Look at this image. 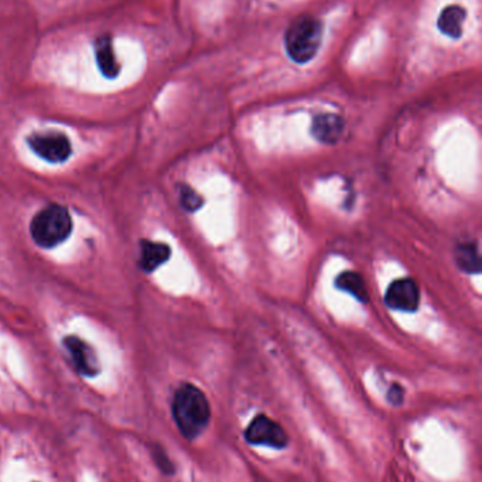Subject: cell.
Here are the masks:
<instances>
[{
    "label": "cell",
    "mask_w": 482,
    "mask_h": 482,
    "mask_svg": "<svg viewBox=\"0 0 482 482\" xmlns=\"http://www.w3.org/2000/svg\"><path fill=\"white\" fill-rule=\"evenodd\" d=\"M172 413L178 430L187 440L203 435L210 425V402L200 388L193 384H183L177 388L173 397Z\"/></svg>",
    "instance_id": "cell-1"
},
{
    "label": "cell",
    "mask_w": 482,
    "mask_h": 482,
    "mask_svg": "<svg viewBox=\"0 0 482 482\" xmlns=\"http://www.w3.org/2000/svg\"><path fill=\"white\" fill-rule=\"evenodd\" d=\"M387 399H389L390 404L395 405V407H399L403 402L402 387L395 384L394 387L390 388L389 394H387Z\"/></svg>",
    "instance_id": "cell-16"
},
{
    "label": "cell",
    "mask_w": 482,
    "mask_h": 482,
    "mask_svg": "<svg viewBox=\"0 0 482 482\" xmlns=\"http://www.w3.org/2000/svg\"><path fill=\"white\" fill-rule=\"evenodd\" d=\"M336 285L338 290H346V292L353 295L354 298L361 300V302L368 300L369 293L368 290H367V285H365L361 275L356 274V272H343L340 277L336 278Z\"/></svg>",
    "instance_id": "cell-12"
},
{
    "label": "cell",
    "mask_w": 482,
    "mask_h": 482,
    "mask_svg": "<svg viewBox=\"0 0 482 482\" xmlns=\"http://www.w3.org/2000/svg\"><path fill=\"white\" fill-rule=\"evenodd\" d=\"M458 267L463 268L464 271L479 272V254L478 250L474 244H460L456 251Z\"/></svg>",
    "instance_id": "cell-13"
},
{
    "label": "cell",
    "mask_w": 482,
    "mask_h": 482,
    "mask_svg": "<svg viewBox=\"0 0 482 482\" xmlns=\"http://www.w3.org/2000/svg\"><path fill=\"white\" fill-rule=\"evenodd\" d=\"M244 436L249 445L265 446L275 450H282L289 445V436L282 425L266 415L255 417L245 430Z\"/></svg>",
    "instance_id": "cell-4"
},
{
    "label": "cell",
    "mask_w": 482,
    "mask_h": 482,
    "mask_svg": "<svg viewBox=\"0 0 482 482\" xmlns=\"http://www.w3.org/2000/svg\"><path fill=\"white\" fill-rule=\"evenodd\" d=\"M181 203L187 211H194L200 209V206L203 205V199L197 195L196 191L191 190L190 186H183V190H181Z\"/></svg>",
    "instance_id": "cell-14"
},
{
    "label": "cell",
    "mask_w": 482,
    "mask_h": 482,
    "mask_svg": "<svg viewBox=\"0 0 482 482\" xmlns=\"http://www.w3.org/2000/svg\"><path fill=\"white\" fill-rule=\"evenodd\" d=\"M323 23L317 17L298 16L290 23L285 33L286 53L293 63H310L315 60L323 44Z\"/></svg>",
    "instance_id": "cell-2"
},
{
    "label": "cell",
    "mask_w": 482,
    "mask_h": 482,
    "mask_svg": "<svg viewBox=\"0 0 482 482\" xmlns=\"http://www.w3.org/2000/svg\"><path fill=\"white\" fill-rule=\"evenodd\" d=\"M95 58L102 75L108 79H115L121 73V65L115 57L112 40L109 35H102L96 38L95 42Z\"/></svg>",
    "instance_id": "cell-9"
},
{
    "label": "cell",
    "mask_w": 482,
    "mask_h": 482,
    "mask_svg": "<svg viewBox=\"0 0 482 482\" xmlns=\"http://www.w3.org/2000/svg\"><path fill=\"white\" fill-rule=\"evenodd\" d=\"M156 463L159 464L160 470L165 471V474H173V466L168 458L166 457L165 451L162 448H157L155 451Z\"/></svg>",
    "instance_id": "cell-15"
},
{
    "label": "cell",
    "mask_w": 482,
    "mask_h": 482,
    "mask_svg": "<svg viewBox=\"0 0 482 482\" xmlns=\"http://www.w3.org/2000/svg\"><path fill=\"white\" fill-rule=\"evenodd\" d=\"M344 130V120L338 114H317L313 120L311 133L316 140L324 144H334L338 142Z\"/></svg>",
    "instance_id": "cell-8"
},
{
    "label": "cell",
    "mask_w": 482,
    "mask_h": 482,
    "mask_svg": "<svg viewBox=\"0 0 482 482\" xmlns=\"http://www.w3.org/2000/svg\"><path fill=\"white\" fill-rule=\"evenodd\" d=\"M467 19V10L458 5H451L441 10L437 20L440 33L450 38H460L463 35L464 23Z\"/></svg>",
    "instance_id": "cell-10"
},
{
    "label": "cell",
    "mask_w": 482,
    "mask_h": 482,
    "mask_svg": "<svg viewBox=\"0 0 482 482\" xmlns=\"http://www.w3.org/2000/svg\"><path fill=\"white\" fill-rule=\"evenodd\" d=\"M170 254H172V250L167 244L153 243V241L143 240L140 244V268L145 272H153L156 268H159L170 259Z\"/></svg>",
    "instance_id": "cell-11"
},
{
    "label": "cell",
    "mask_w": 482,
    "mask_h": 482,
    "mask_svg": "<svg viewBox=\"0 0 482 482\" xmlns=\"http://www.w3.org/2000/svg\"><path fill=\"white\" fill-rule=\"evenodd\" d=\"M73 231V219L67 209L50 205L38 211L30 224V233L37 246L53 249L64 243Z\"/></svg>",
    "instance_id": "cell-3"
},
{
    "label": "cell",
    "mask_w": 482,
    "mask_h": 482,
    "mask_svg": "<svg viewBox=\"0 0 482 482\" xmlns=\"http://www.w3.org/2000/svg\"><path fill=\"white\" fill-rule=\"evenodd\" d=\"M64 346L70 354L74 369L81 375L95 377L99 374L101 367H99L98 357L95 356L93 347L88 346L85 341L81 340L80 338H75V336H68V338L64 339Z\"/></svg>",
    "instance_id": "cell-7"
},
{
    "label": "cell",
    "mask_w": 482,
    "mask_h": 482,
    "mask_svg": "<svg viewBox=\"0 0 482 482\" xmlns=\"http://www.w3.org/2000/svg\"><path fill=\"white\" fill-rule=\"evenodd\" d=\"M30 149L50 164H61L71 157V143L60 132L35 133L27 137Z\"/></svg>",
    "instance_id": "cell-5"
},
{
    "label": "cell",
    "mask_w": 482,
    "mask_h": 482,
    "mask_svg": "<svg viewBox=\"0 0 482 482\" xmlns=\"http://www.w3.org/2000/svg\"><path fill=\"white\" fill-rule=\"evenodd\" d=\"M385 300L390 310L415 312L420 303L419 287L410 278H400L389 285Z\"/></svg>",
    "instance_id": "cell-6"
}]
</instances>
